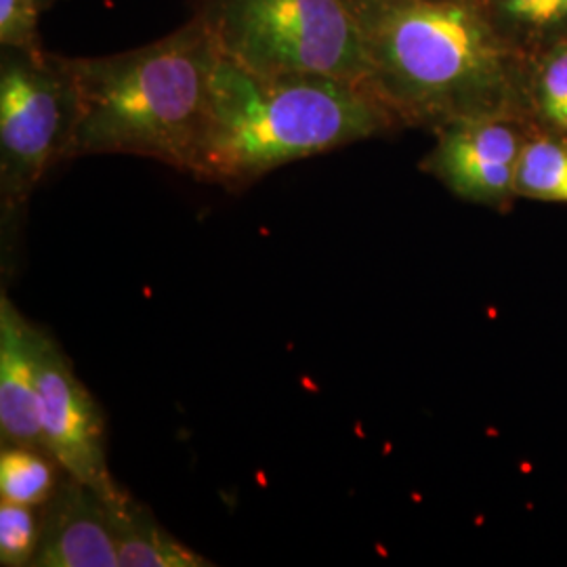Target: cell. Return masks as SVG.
<instances>
[{"instance_id":"1","label":"cell","mask_w":567,"mask_h":567,"mask_svg":"<svg viewBox=\"0 0 567 567\" xmlns=\"http://www.w3.org/2000/svg\"><path fill=\"white\" fill-rule=\"evenodd\" d=\"M365 89L405 124L517 112L513 44L482 0H355Z\"/></svg>"},{"instance_id":"2","label":"cell","mask_w":567,"mask_h":567,"mask_svg":"<svg viewBox=\"0 0 567 567\" xmlns=\"http://www.w3.org/2000/svg\"><path fill=\"white\" fill-rule=\"evenodd\" d=\"M365 86L316 74H261L219 51L187 173L243 189L284 164L391 131Z\"/></svg>"},{"instance_id":"3","label":"cell","mask_w":567,"mask_h":567,"mask_svg":"<svg viewBox=\"0 0 567 567\" xmlns=\"http://www.w3.org/2000/svg\"><path fill=\"white\" fill-rule=\"evenodd\" d=\"M219 44L206 16L110 58H61L76 91L65 158L126 154L187 173Z\"/></svg>"},{"instance_id":"4","label":"cell","mask_w":567,"mask_h":567,"mask_svg":"<svg viewBox=\"0 0 567 567\" xmlns=\"http://www.w3.org/2000/svg\"><path fill=\"white\" fill-rule=\"evenodd\" d=\"M206 20L219 51L261 74H316L365 86L355 0H217Z\"/></svg>"},{"instance_id":"5","label":"cell","mask_w":567,"mask_h":567,"mask_svg":"<svg viewBox=\"0 0 567 567\" xmlns=\"http://www.w3.org/2000/svg\"><path fill=\"white\" fill-rule=\"evenodd\" d=\"M76 91L58 55L9 51L0 68L2 259L11 255L30 196L68 154Z\"/></svg>"},{"instance_id":"6","label":"cell","mask_w":567,"mask_h":567,"mask_svg":"<svg viewBox=\"0 0 567 567\" xmlns=\"http://www.w3.org/2000/svg\"><path fill=\"white\" fill-rule=\"evenodd\" d=\"M39 393L47 450L58 458L70 477L93 487L105 501L118 496L124 487L116 484L107 463L102 408L82 383L58 339H53L44 328L39 360Z\"/></svg>"},{"instance_id":"7","label":"cell","mask_w":567,"mask_h":567,"mask_svg":"<svg viewBox=\"0 0 567 567\" xmlns=\"http://www.w3.org/2000/svg\"><path fill=\"white\" fill-rule=\"evenodd\" d=\"M527 137L517 112L450 122L437 128V143L426 154L423 171L461 200L505 208L517 196V166Z\"/></svg>"},{"instance_id":"8","label":"cell","mask_w":567,"mask_h":567,"mask_svg":"<svg viewBox=\"0 0 567 567\" xmlns=\"http://www.w3.org/2000/svg\"><path fill=\"white\" fill-rule=\"evenodd\" d=\"M32 567H118L112 519L100 492L63 477L42 507L41 543Z\"/></svg>"},{"instance_id":"9","label":"cell","mask_w":567,"mask_h":567,"mask_svg":"<svg viewBox=\"0 0 567 567\" xmlns=\"http://www.w3.org/2000/svg\"><path fill=\"white\" fill-rule=\"evenodd\" d=\"M42 326L0 292V446L47 450L41 426L39 360Z\"/></svg>"},{"instance_id":"10","label":"cell","mask_w":567,"mask_h":567,"mask_svg":"<svg viewBox=\"0 0 567 567\" xmlns=\"http://www.w3.org/2000/svg\"><path fill=\"white\" fill-rule=\"evenodd\" d=\"M107 511L118 550V567H210L215 566L194 548L185 547L164 529L152 511L137 503L126 489L107 498Z\"/></svg>"},{"instance_id":"11","label":"cell","mask_w":567,"mask_h":567,"mask_svg":"<svg viewBox=\"0 0 567 567\" xmlns=\"http://www.w3.org/2000/svg\"><path fill=\"white\" fill-rule=\"evenodd\" d=\"M65 475L49 450L0 446V503L44 507Z\"/></svg>"},{"instance_id":"12","label":"cell","mask_w":567,"mask_h":567,"mask_svg":"<svg viewBox=\"0 0 567 567\" xmlns=\"http://www.w3.org/2000/svg\"><path fill=\"white\" fill-rule=\"evenodd\" d=\"M519 198L567 204V137L553 131L529 133L515 179Z\"/></svg>"},{"instance_id":"13","label":"cell","mask_w":567,"mask_h":567,"mask_svg":"<svg viewBox=\"0 0 567 567\" xmlns=\"http://www.w3.org/2000/svg\"><path fill=\"white\" fill-rule=\"evenodd\" d=\"M486 9L508 41L517 37L548 47L567 39V0H489Z\"/></svg>"},{"instance_id":"14","label":"cell","mask_w":567,"mask_h":567,"mask_svg":"<svg viewBox=\"0 0 567 567\" xmlns=\"http://www.w3.org/2000/svg\"><path fill=\"white\" fill-rule=\"evenodd\" d=\"M529 103L547 131L567 137V39L538 55L529 76Z\"/></svg>"},{"instance_id":"15","label":"cell","mask_w":567,"mask_h":567,"mask_svg":"<svg viewBox=\"0 0 567 567\" xmlns=\"http://www.w3.org/2000/svg\"><path fill=\"white\" fill-rule=\"evenodd\" d=\"M41 529L42 507L0 503V566L32 567Z\"/></svg>"},{"instance_id":"16","label":"cell","mask_w":567,"mask_h":567,"mask_svg":"<svg viewBox=\"0 0 567 567\" xmlns=\"http://www.w3.org/2000/svg\"><path fill=\"white\" fill-rule=\"evenodd\" d=\"M37 0H0V42L9 51L42 53Z\"/></svg>"},{"instance_id":"17","label":"cell","mask_w":567,"mask_h":567,"mask_svg":"<svg viewBox=\"0 0 567 567\" xmlns=\"http://www.w3.org/2000/svg\"><path fill=\"white\" fill-rule=\"evenodd\" d=\"M37 2H41V0H37Z\"/></svg>"}]
</instances>
